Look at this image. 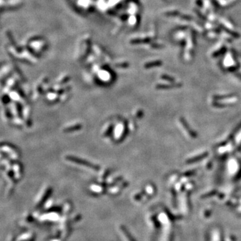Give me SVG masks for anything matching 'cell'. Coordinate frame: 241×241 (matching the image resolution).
<instances>
[{"label": "cell", "mask_w": 241, "mask_h": 241, "mask_svg": "<svg viewBox=\"0 0 241 241\" xmlns=\"http://www.w3.org/2000/svg\"><path fill=\"white\" fill-rule=\"evenodd\" d=\"M81 126L80 125H76V126H74V127H69V128H68V129H66L65 131H74V130H77V129H79Z\"/></svg>", "instance_id": "7a4b0ae2"}, {"label": "cell", "mask_w": 241, "mask_h": 241, "mask_svg": "<svg viewBox=\"0 0 241 241\" xmlns=\"http://www.w3.org/2000/svg\"><path fill=\"white\" fill-rule=\"evenodd\" d=\"M121 230H122V231H123V232H124V233L125 234V235H127V237L129 238V240H130V241H133V239H132V238H131V237H130V235H129V234L128 235V232H127V230H126V229H125L124 227H123V226H121Z\"/></svg>", "instance_id": "3957f363"}, {"label": "cell", "mask_w": 241, "mask_h": 241, "mask_svg": "<svg viewBox=\"0 0 241 241\" xmlns=\"http://www.w3.org/2000/svg\"><path fill=\"white\" fill-rule=\"evenodd\" d=\"M66 159L70 161V162H72L76 163V164H77L84 165V166L90 167V168H92L93 169H96H96H99V167L98 166V165L92 164V163H90L89 162H86V161H85L84 159H79V158L76 157H73V156H70V155H68V156L66 157Z\"/></svg>", "instance_id": "6da1fadb"}]
</instances>
